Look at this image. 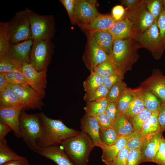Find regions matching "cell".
I'll return each instance as SVG.
<instances>
[{"label": "cell", "instance_id": "obj_1", "mask_svg": "<svg viewBox=\"0 0 165 165\" xmlns=\"http://www.w3.org/2000/svg\"><path fill=\"white\" fill-rule=\"evenodd\" d=\"M39 115L41 132L36 143L41 148L61 145L63 141L80 133L68 127L61 120L50 118L43 112L39 113Z\"/></svg>", "mask_w": 165, "mask_h": 165}, {"label": "cell", "instance_id": "obj_2", "mask_svg": "<svg viewBox=\"0 0 165 165\" xmlns=\"http://www.w3.org/2000/svg\"><path fill=\"white\" fill-rule=\"evenodd\" d=\"M61 145L76 165H87L90 154L95 147L89 136L82 131Z\"/></svg>", "mask_w": 165, "mask_h": 165}, {"label": "cell", "instance_id": "obj_3", "mask_svg": "<svg viewBox=\"0 0 165 165\" xmlns=\"http://www.w3.org/2000/svg\"><path fill=\"white\" fill-rule=\"evenodd\" d=\"M140 48L134 38L114 40L110 57L119 72L122 73L135 62L138 58V50Z\"/></svg>", "mask_w": 165, "mask_h": 165}, {"label": "cell", "instance_id": "obj_4", "mask_svg": "<svg viewBox=\"0 0 165 165\" xmlns=\"http://www.w3.org/2000/svg\"><path fill=\"white\" fill-rule=\"evenodd\" d=\"M19 127L24 143L32 151L38 153L41 149L36 143L41 132L39 114H28L23 109L20 116Z\"/></svg>", "mask_w": 165, "mask_h": 165}, {"label": "cell", "instance_id": "obj_5", "mask_svg": "<svg viewBox=\"0 0 165 165\" xmlns=\"http://www.w3.org/2000/svg\"><path fill=\"white\" fill-rule=\"evenodd\" d=\"M29 9L17 12L7 22L8 33L11 44H16L32 39L28 15Z\"/></svg>", "mask_w": 165, "mask_h": 165}, {"label": "cell", "instance_id": "obj_6", "mask_svg": "<svg viewBox=\"0 0 165 165\" xmlns=\"http://www.w3.org/2000/svg\"><path fill=\"white\" fill-rule=\"evenodd\" d=\"M28 15L33 40H51L55 31L53 16L40 15L29 9Z\"/></svg>", "mask_w": 165, "mask_h": 165}, {"label": "cell", "instance_id": "obj_7", "mask_svg": "<svg viewBox=\"0 0 165 165\" xmlns=\"http://www.w3.org/2000/svg\"><path fill=\"white\" fill-rule=\"evenodd\" d=\"M141 48L148 50L154 58L160 59L165 50L155 20L153 24L143 32L137 34L134 38Z\"/></svg>", "mask_w": 165, "mask_h": 165}, {"label": "cell", "instance_id": "obj_8", "mask_svg": "<svg viewBox=\"0 0 165 165\" xmlns=\"http://www.w3.org/2000/svg\"><path fill=\"white\" fill-rule=\"evenodd\" d=\"M54 46L51 40H33L30 63L38 71L47 68L53 52Z\"/></svg>", "mask_w": 165, "mask_h": 165}, {"label": "cell", "instance_id": "obj_9", "mask_svg": "<svg viewBox=\"0 0 165 165\" xmlns=\"http://www.w3.org/2000/svg\"><path fill=\"white\" fill-rule=\"evenodd\" d=\"M19 97L23 105V110L41 109L43 105L44 96L39 94L28 84H9L8 85Z\"/></svg>", "mask_w": 165, "mask_h": 165}, {"label": "cell", "instance_id": "obj_10", "mask_svg": "<svg viewBox=\"0 0 165 165\" xmlns=\"http://www.w3.org/2000/svg\"><path fill=\"white\" fill-rule=\"evenodd\" d=\"M21 70L27 84L37 92L44 96L45 89L47 84V68L38 71L30 63L24 62L22 66Z\"/></svg>", "mask_w": 165, "mask_h": 165}, {"label": "cell", "instance_id": "obj_11", "mask_svg": "<svg viewBox=\"0 0 165 165\" xmlns=\"http://www.w3.org/2000/svg\"><path fill=\"white\" fill-rule=\"evenodd\" d=\"M111 58L89 36L87 48L83 57V60L89 70L93 71L97 66Z\"/></svg>", "mask_w": 165, "mask_h": 165}, {"label": "cell", "instance_id": "obj_12", "mask_svg": "<svg viewBox=\"0 0 165 165\" xmlns=\"http://www.w3.org/2000/svg\"><path fill=\"white\" fill-rule=\"evenodd\" d=\"M32 39L16 44H11L3 57L22 66L24 62L30 63V56L33 44Z\"/></svg>", "mask_w": 165, "mask_h": 165}, {"label": "cell", "instance_id": "obj_13", "mask_svg": "<svg viewBox=\"0 0 165 165\" xmlns=\"http://www.w3.org/2000/svg\"><path fill=\"white\" fill-rule=\"evenodd\" d=\"M100 13L94 1L76 0L74 12L75 21L80 26L88 24Z\"/></svg>", "mask_w": 165, "mask_h": 165}, {"label": "cell", "instance_id": "obj_14", "mask_svg": "<svg viewBox=\"0 0 165 165\" xmlns=\"http://www.w3.org/2000/svg\"><path fill=\"white\" fill-rule=\"evenodd\" d=\"M142 88L156 96L162 103H165V75L159 69L153 70L152 75L141 84Z\"/></svg>", "mask_w": 165, "mask_h": 165}, {"label": "cell", "instance_id": "obj_15", "mask_svg": "<svg viewBox=\"0 0 165 165\" xmlns=\"http://www.w3.org/2000/svg\"><path fill=\"white\" fill-rule=\"evenodd\" d=\"M23 109L21 107L0 105V120L8 125L13 131L16 136L18 138H21L19 118Z\"/></svg>", "mask_w": 165, "mask_h": 165}, {"label": "cell", "instance_id": "obj_16", "mask_svg": "<svg viewBox=\"0 0 165 165\" xmlns=\"http://www.w3.org/2000/svg\"><path fill=\"white\" fill-rule=\"evenodd\" d=\"M162 132L144 138L140 147L141 163L145 162L155 163V158L158 149Z\"/></svg>", "mask_w": 165, "mask_h": 165}, {"label": "cell", "instance_id": "obj_17", "mask_svg": "<svg viewBox=\"0 0 165 165\" xmlns=\"http://www.w3.org/2000/svg\"><path fill=\"white\" fill-rule=\"evenodd\" d=\"M108 31L112 35L115 40L134 38L136 35L133 22L127 17L116 21Z\"/></svg>", "mask_w": 165, "mask_h": 165}, {"label": "cell", "instance_id": "obj_18", "mask_svg": "<svg viewBox=\"0 0 165 165\" xmlns=\"http://www.w3.org/2000/svg\"><path fill=\"white\" fill-rule=\"evenodd\" d=\"M146 2V0H144L132 20L134 23L136 35L144 32L156 20L147 8Z\"/></svg>", "mask_w": 165, "mask_h": 165}, {"label": "cell", "instance_id": "obj_19", "mask_svg": "<svg viewBox=\"0 0 165 165\" xmlns=\"http://www.w3.org/2000/svg\"><path fill=\"white\" fill-rule=\"evenodd\" d=\"M82 131L87 134L93 141L95 146L101 148L103 145L99 137L100 126L96 119L85 114L81 119Z\"/></svg>", "mask_w": 165, "mask_h": 165}, {"label": "cell", "instance_id": "obj_20", "mask_svg": "<svg viewBox=\"0 0 165 165\" xmlns=\"http://www.w3.org/2000/svg\"><path fill=\"white\" fill-rule=\"evenodd\" d=\"M38 154L52 160L57 165H74L64 150L57 146L41 148Z\"/></svg>", "mask_w": 165, "mask_h": 165}, {"label": "cell", "instance_id": "obj_21", "mask_svg": "<svg viewBox=\"0 0 165 165\" xmlns=\"http://www.w3.org/2000/svg\"><path fill=\"white\" fill-rule=\"evenodd\" d=\"M127 137H119L116 142L111 146L103 145L101 148L102 151L101 159L106 165H109L119 152L126 146Z\"/></svg>", "mask_w": 165, "mask_h": 165}, {"label": "cell", "instance_id": "obj_22", "mask_svg": "<svg viewBox=\"0 0 165 165\" xmlns=\"http://www.w3.org/2000/svg\"><path fill=\"white\" fill-rule=\"evenodd\" d=\"M116 21L111 15L99 14L89 24L81 26L90 31H108Z\"/></svg>", "mask_w": 165, "mask_h": 165}, {"label": "cell", "instance_id": "obj_23", "mask_svg": "<svg viewBox=\"0 0 165 165\" xmlns=\"http://www.w3.org/2000/svg\"><path fill=\"white\" fill-rule=\"evenodd\" d=\"M90 32L89 36L110 57L115 40L112 35L108 31H90Z\"/></svg>", "mask_w": 165, "mask_h": 165}, {"label": "cell", "instance_id": "obj_24", "mask_svg": "<svg viewBox=\"0 0 165 165\" xmlns=\"http://www.w3.org/2000/svg\"><path fill=\"white\" fill-rule=\"evenodd\" d=\"M132 90V99L127 110L123 113L129 119L139 114L145 108L143 100L144 90L140 88Z\"/></svg>", "mask_w": 165, "mask_h": 165}, {"label": "cell", "instance_id": "obj_25", "mask_svg": "<svg viewBox=\"0 0 165 165\" xmlns=\"http://www.w3.org/2000/svg\"><path fill=\"white\" fill-rule=\"evenodd\" d=\"M112 127L119 137L127 136L133 132V127L129 120L122 113H119L112 122Z\"/></svg>", "mask_w": 165, "mask_h": 165}, {"label": "cell", "instance_id": "obj_26", "mask_svg": "<svg viewBox=\"0 0 165 165\" xmlns=\"http://www.w3.org/2000/svg\"><path fill=\"white\" fill-rule=\"evenodd\" d=\"M159 111L153 113L143 124L140 130L144 138L162 131L158 119Z\"/></svg>", "mask_w": 165, "mask_h": 165}, {"label": "cell", "instance_id": "obj_27", "mask_svg": "<svg viewBox=\"0 0 165 165\" xmlns=\"http://www.w3.org/2000/svg\"><path fill=\"white\" fill-rule=\"evenodd\" d=\"M0 103L5 106H19L23 108L22 103L9 86L0 91Z\"/></svg>", "mask_w": 165, "mask_h": 165}, {"label": "cell", "instance_id": "obj_28", "mask_svg": "<svg viewBox=\"0 0 165 165\" xmlns=\"http://www.w3.org/2000/svg\"><path fill=\"white\" fill-rule=\"evenodd\" d=\"M108 101L107 98L86 103L84 109L85 114L95 117L105 113Z\"/></svg>", "mask_w": 165, "mask_h": 165}, {"label": "cell", "instance_id": "obj_29", "mask_svg": "<svg viewBox=\"0 0 165 165\" xmlns=\"http://www.w3.org/2000/svg\"><path fill=\"white\" fill-rule=\"evenodd\" d=\"M24 157L10 149L5 138L0 140V165L9 161L21 159Z\"/></svg>", "mask_w": 165, "mask_h": 165}, {"label": "cell", "instance_id": "obj_30", "mask_svg": "<svg viewBox=\"0 0 165 165\" xmlns=\"http://www.w3.org/2000/svg\"><path fill=\"white\" fill-rule=\"evenodd\" d=\"M143 100L145 108L152 113L159 111L162 102L155 94L149 91L144 90Z\"/></svg>", "mask_w": 165, "mask_h": 165}, {"label": "cell", "instance_id": "obj_31", "mask_svg": "<svg viewBox=\"0 0 165 165\" xmlns=\"http://www.w3.org/2000/svg\"><path fill=\"white\" fill-rule=\"evenodd\" d=\"M99 137L103 145L106 146H111L114 144L119 137L112 127L100 128Z\"/></svg>", "mask_w": 165, "mask_h": 165}, {"label": "cell", "instance_id": "obj_32", "mask_svg": "<svg viewBox=\"0 0 165 165\" xmlns=\"http://www.w3.org/2000/svg\"><path fill=\"white\" fill-rule=\"evenodd\" d=\"M10 43L8 33L7 22H0V59L6 54Z\"/></svg>", "mask_w": 165, "mask_h": 165}, {"label": "cell", "instance_id": "obj_33", "mask_svg": "<svg viewBox=\"0 0 165 165\" xmlns=\"http://www.w3.org/2000/svg\"><path fill=\"white\" fill-rule=\"evenodd\" d=\"M133 97L132 90L127 87L115 102L120 113H124L128 108Z\"/></svg>", "mask_w": 165, "mask_h": 165}, {"label": "cell", "instance_id": "obj_34", "mask_svg": "<svg viewBox=\"0 0 165 165\" xmlns=\"http://www.w3.org/2000/svg\"><path fill=\"white\" fill-rule=\"evenodd\" d=\"M104 84L103 77L93 71L83 83L84 90L88 92L94 90Z\"/></svg>", "mask_w": 165, "mask_h": 165}, {"label": "cell", "instance_id": "obj_35", "mask_svg": "<svg viewBox=\"0 0 165 165\" xmlns=\"http://www.w3.org/2000/svg\"><path fill=\"white\" fill-rule=\"evenodd\" d=\"M93 72L103 77L119 72L111 58L97 66Z\"/></svg>", "mask_w": 165, "mask_h": 165}, {"label": "cell", "instance_id": "obj_36", "mask_svg": "<svg viewBox=\"0 0 165 165\" xmlns=\"http://www.w3.org/2000/svg\"><path fill=\"white\" fill-rule=\"evenodd\" d=\"M108 90L103 84L94 90L86 92L83 99L87 103L106 98Z\"/></svg>", "mask_w": 165, "mask_h": 165}, {"label": "cell", "instance_id": "obj_37", "mask_svg": "<svg viewBox=\"0 0 165 165\" xmlns=\"http://www.w3.org/2000/svg\"><path fill=\"white\" fill-rule=\"evenodd\" d=\"M152 113L145 108L129 120L133 127V132L140 131L142 126Z\"/></svg>", "mask_w": 165, "mask_h": 165}, {"label": "cell", "instance_id": "obj_38", "mask_svg": "<svg viewBox=\"0 0 165 165\" xmlns=\"http://www.w3.org/2000/svg\"><path fill=\"white\" fill-rule=\"evenodd\" d=\"M126 88V84L122 80L118 82L109 90L107 99L109 102L115 103Z\"/></svg>", "mask_w": 165, "mask_h": 165}, {"label": "cell", "instance_id": "obj_39", "mask_svg": "<svg viewBox=\"0 0 165 165\" xmlns=\"http://www.w3.org/2000/svg\"><path fill=\"white\" fill-rule=\"evenodd\" d=\"M21 68H15L8 72L4 73L9 84H27Z\"/></svg>", "mask_w": 165, "mask_h": 165}, {"label": "cell", "instance_id": "obj_40", "mask_svg": "<svg viewBox=\"0 0 165 165\" xmlns=\"http://www.w3.org/2000/svg\"><path fill=\"white\" fill-rule=\"evenodd\" d=\"M126 146L129 150H135L140 148L144 138L140 131H135L127 136Z\"/></svg>", "mask_w": 165, "mask_h": 165}, {"label": "cell", "instance_id": "obj_41", "mask_svg": "<svg viewBox=\"0 0 165 165\" xmlns=\"http://www.w3.org/2000/svg\"><path fill=\"white\" fill-rule=\"evenodd\" d=\"M146 5L155 20H157L163 9L162 0H146Z\"/></svg>", "mask_w": 165, "mask_h": 165}, {"label": "cell", "instance_id": "obj_42", "mask_svg": "<svg viewBox=\"0 0 165 165\" xmlns=\"http://www.w3.org/2000/svg\"><path fill=\"white\" fill-rule=\"evenodd\" d=\"M22 66L4 57L0 59V73H6L15 68H21Z\"/></svg>", "mask_w": 165, "mask_h": 165}, {"label": "cell", "instance_id": "obj_43", "mask_svg": "<svg viewBox=\"0 0 165 165\" xmlns=\"http://www.w3.org/2000/svg\"><path fill=\"white\" fill-rule=\"evenodd\" d=\"M155 163L158 165H165V139L160 138L159 146L155 158Z\"/></svg>", "mask_w": 165, "mask_h": 165}, {"label": "cell", "instance_id": "obj_44", "mask_svg": "<svg viewBox=\"0 0 165 165\" xmlns=\"http://www.w3.org/2000/svg\"><path fill=\"white\" fill-rule=\"evenodd\" d=\"M129 149L126 146L121 150L109 165H127Z\"/></svg>", "mask_w": 165, "mask_h": 165}, {"label": "cell", "instance_id": "obj_45", "mask_svg": "<svg viewBox=\"0 0 165 165\" xmlns=\"http://www.w3.org/2000/svg\"><path fill=\"white\" fill-rule=\"evenodd\" d=\"M141 162L140 148L130 150L127 157V165H139Z\"/></svg>", "mask_w": 165, "mask_h": 165}, {"label": "cell", "instance_id": "obj_46", "mask_svg": "<svg viewBox=\"0 0 165 165\" xmlns=\"http://www.w3.org/2000/svg\"><path fill=\"white\" fill-rule=\"evenodd\" d=\"M122 73L118 72L108 76L103 77L104 84L109 90L115 83L122 80Z\"/></svg>", "mask_w": 165, "mask_h": 165}, {"label": "cell", "instance_id": "obj_47", "mask_svg": "<svg viewBox=\"0 0 165 165\" xmlns=\"http://www.w3.org/2000/svg\"><path fill=\"white\" fill-rule=\"evenodd\" d=\"M76 0H60L59 1L64 6L68 13L70 19L75 22L74 12Z\"/></svg>", "mask_w": 165, "mask_h": 165}, {"label": "cell", "instance_id": "obj_48", "mask_svg": "<svg viewBox=\"0 0 165 165\" xmlns=\"http://www.w3.org/2000/svg\"><path fill=\"white\" fill-rule=\"evenodd\" d=\"M157 24L165 50V9L164 8L157 20Z\"/></svg>", "mask_w": 165, "mask_h": 165}, {"label": "cell", "instance_id": "obj_49", "mask_svg": "<svg viewBox=\"0 0 165 165\" xmlns=\"http://www.w3.org/2000/svg\"><path fill=\"white\" fill-rule=\"evenodd\" d=\"M105 113L110 118L112 122L120 113L115 103L108 102Z\"/></svg>", "mask_w": 165, "mask_h": 165}, {"label": "cell", "instance_id": "obj_50", "mask_svg": "<svg viewBox=\"0 0 165 165\" xmlns=\"http://www.w3.org/2000/svg\"><path fill=\"white\" fill-rule=\"evenodd\" d=\"M95 117L98 122L100 128H107L112 127V121L105 113Z\"/></svg>", "mask_w": 165, "mask_h": 165}, {"label": "cell", "instance_id": "obj_51", "mask_svg": "<svg viewBox=\"0 0 165 165\" xmlns=\"http://www.w3.org/2000/svg\"><path fill=\"white\" fill-rule=\"evenodd\" d=\"M125 12V9L122 6L117 5L113 8L112 15L116 21H118L123 17Z\"/></svg>", "mask_w": 165, "mask_h": 165}, {"label": "cell", "instance_id": "obj_52", "mask_svg": "<svg viewBox=\"0 0 165 165\" xmlns=\"http://www.w3.org/2000/svg\"><path fill=\"white\" fill-rule=\"evenodd\" d=\"M158 121L161 130L165 132V103H162L159 111Z\"/></svg>", "mask_w": 165, "mask_h": 165}, {"label": "cell", "instance_id": "obj_53", "mask_svg": "<svg viewBox=\"0 0 165 165\" xmlns=\"http://www.w3.org/2000/svg\"><path fill=\"white\" fill-rule=\"evenodd\" d=\"M12 130L8 125L0 120V140L5 138L8 133Z\"/></svg>", "mask_w": 165, "mask_h": 165}, {"label": "cell", "instance_id": "obj_54", "mask_svg": "<svg viewBox=\"0 0 165 165\" xmlns=\"http://www.w3.org/2000/svg\"><path fill=\"white\" fill-rule=\"evenodd\" d=\"M2 165H30L28 161L24 157L23 159L7 162Z\"/></svg>", "mask_w": 165, "mask_h": 165}, {"label": "cell", "instance_id": "obj_55", "mask_svg": "<svg viewBox=\"0 0 165 165\" xmlns=\"http://www.w3.org/2000/svg\"><path fill=\"white\" fill-rule=\"evenodd\" d=\"M9 84L4 73H0V91L6 88Z\"/></svg>", "mask_w": 165, "mask_h": 165}, {"label": "cell", "instance_id": "obj_56", "mask_svg": "<svg viewBox=\"0 0 165 165\" xmlns=\"http://www.w3.org/2000/svg\"><path fill=\"white\" fill-rule=\"evenodd\" d=\"M164 9H165V0H162Z\"/></svg>", "mask_w": 165, "mask_h": 165}]
</instances>
